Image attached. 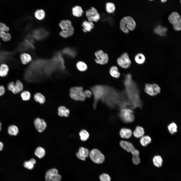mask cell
<instances>
[{"label": "cell", "instance_id": "6da1fadb", "mask_svg": "<svg viewBox=\"0 0 181 181\" xmlns=\"http://www.w3.org/2000/svg\"><path fill=\"white\" fill-rule=\"evenodd\" d=\"M136 26L135 21L132 17L129 16L123 17L120 22V28L123 32L125 34L128 33L130 31L134 30Z\"/></svg>", "mask_w": 181, "mask_h": 181}, {"label": "cell", "instance_id": "7a4b0ae2", "mask_svg": "<svg viewBox=\"0 0 181 181\" xmlns=\"http://www.w3.org/2000/svg\"><path fill=\"white\" fill-rule=\"evenodd\" d=\"M59 26L62 30L59 33V34L63 38H67L74 34V29L70 20H62L59 23Z\"/></svg>", "mask_w": 181, "mask_h": 181}, {"label": "cell", "instance_id": "3957f363", "mask_svg": "<svg viewBox=\"0 0 181 181\" xmlns=\"http://www.w3.org/2000/svg\"><path fill=\"white\" fill-rule=\"evenodd\" d=\"M120 144L123 149L128 152H130L133 155L132 160L133 163L135 165L139 164L140 162L139 151L136 149L133 145L129 142L121 141L120 142Z\"/></svg>", "mask_w": 181, "mask_h": 181}, {"label": "cell", "instance_id": "277c9868", "mask_svg": "<svg viewBox=\"0 0 181 181\" xmlns=\"http://www.w3.org/2000/svg\"><path fill=\"white\" fill-rule=\"evenodd\" d=\"M69 95L73 100L83 102L86 98L85 90L82 86H75L71 87L70 89Z\"/></svg>", "mask_w": 181, "mask_h": 181}, {"label": "cell", "instance_id": "5b68a950", "mask_svg": "<svg viewBox=\"0 0 181 181\" xmlns=\"http://www.w3.org/2000/svg\"><path fill=\"white\" fill-rule=\"evenodd\" d=\"M107 88L106 87L101 85H96L91 88V91L94 96V107H96L97 102L105 96L108 90Z\"/></svg>", "mask_w": 181, "mask_h": 181}, {"label": "cell", "instance_id": "8992f818", "mask_svg": "<svg viewBox=\"0 0 181 181\" xmlns=\"http://www.w3.org/2000/svg\"><path fill=\"white\" fill-rule=\"evenodd\" d=\"M61 175L59 173L58 169L53 168L49 169L46 171L45 176V181H61Z\"/></svg>", "mask_w": 181, "mask_h": 181}, {"label": "cell", "instance_id": "52a82bcc", "mask_svg": "<svg viewBox=\"0 0 181 181\" xmlns=\"http://www.w3.org/2000/svg\"><path fill=\"white\" fill-rule=\"evenodd\" d=\"M168 19L175 30L177 31L181 30V19L177 12H174L172 13L169 16Z\"/></svg>", "mask_w": 181, "mask_h": 181}, {"label": "cell", "instance_id": "ba28073f", "mask_svg": "<svg viewBox=\"0 0 181 181\" xmlns=\"http://www.w3.org/2000/svg\"><path fill=\"white\" fill-rule=\"evenodd\" d=\"M94 55L95 57L94 61L97 64L104 65L108 63L109 60L108 54L102 50L97 51L95 52Z\"/></svg>", "mask_w": 181, "mask_h": 181}, {"label": "cell", "instance_id": "9c48e42d", "mask_svg": "<svg viewBox=\"0 0 181 181\" xmlns=\"http://www.w3.org/2000/svg\"><path fill=\"white\" fill-rule=\"evenodd\" d=\"M116 61L119 66L124 69L128 68L131 64V61L127 52L123 53L118 57Z\"/></svg>", "mask_w": 181, "mask_h": 181}, {"label": "cell", "instance_id": "30bf717a", "mask_svg": "<svg viewBox=\"0 0 181 181\" xmlns=\"http://www.w3.org/2000/svg\"><path fill=\"white\" fill-rule=\"evenodd\" d=\"M119 115L122 120L125 123L131 122L134 119L133 112L129 109H122L120 111Z\"/></svg>", "mask_w": 181, "mask_h": 181}, {"label": "cell", "instance_id": "8fae6325", "mask_svg": "<svg viewBox=\"0 0 181 181\" xmlns=\"http://www.w3.org/2000/svg\"><path fill=\"white\" fill-rule=\"evenodd\" d=\"M89 156L91 160L94 163L100 164L103 162L105 160V156L98 149H95L92 150L89 152Z\"/></svg>", "mask_w": 181, "mask_h": 181}, {"label": "cell", "instance_id": "7c38bea8", "mask_svg": "<svg viewBox=\"0 0 181 181\" xmlns=\"http://www.w3.org/2000/svg\"><path fill=\"white\" fill-rule=\"evenodd\" d=\"M87 20L92 22H97L100 19V16L97 10L94 7H92L85 12Z\"/></svg>", "mask_w": 181, "mask_h": 181}, {"label": "cell", "instance_id": "4fadbf2b", "mask_svg": "<svg viewBox=\"0 0 181 181\" xmlns=\"http://www.w3.org/2000/svg\"><path fill=\"white\" fill-rule=\"evenodd\" d=\"M144 90L148 95L154 96L159 94L161 90L160 87L156 84L147 83L145 85Z\"/></svg>", "mask_w": 181, "mask_h": 181}, {"label": "cell", "instance_id": "5bb4252c", "mask_svg": "<svg viewBox=\"0 0 181 181\" xmlns=\"http://www.w3.org/2000/svg\"><path fill=\"white\" fill-rule=\"evenodd\" d=\"M8 88L14 94H16L22 91L23 86L22 83L19 80H17L15 83L13 82H10L8 84Z\"/></svg>", "mask_w": 181, "mask_h": 181}, {"label": "cell", "instance_id": "9a60e30c", "mask_svg": "<svg viewBox=\"0 0 181 181\" xmlns=\"http://www.w3.org/2000/svg\"><path fill=\"white\" fill-rule=\"evenodd\" d=\"M34 123L35 128L40 132H43L47 127V124L44 120L38 117L35 119Z\"/></svg>", "mask_w": 181, "mask_h": 181}, {"label": "cell", "instance_id": "2e32d148", "mask_svg": "<svg viewBox=\"0 0 181 181\" xmlns=\"http://www.w3.org/2000/svg\"><path fill=\"white\" fill-rule=\"evenodd\" d=\"M89 153L88 149L81 147L79 148L78 152L76 153V155L79 159L84 161L86 158L89 156Z\"/></svg>", "mask_w": 181, "mask_h": 181}, {"label": "cell", "instance_id": "e0dca14e", "mask_svg": "<svg viewBox=\"0 0 181 181\" xmlns=\"http://www.w3.org/2000/svg\"><path fill=\"white\" fill-rule=\"evenodd\" d=\"M82 30L84 32H91L94 28L95 25L93 22L87 20H84L82 22Z\"/></svg>", "mask_w": 181, "mask_h": 181}, {"label": "cell", "instance_id": "ac0fdd59", "mask_svg": "<svg viewBox=\"0 0 181 181\" xmlns=\"http://www.w3.org/2000/svg\"><path fill=\"white\" fill-rule=\"evenodd\" d=\"M70 111L69 109L64 106H60L58 109V114L60 117H66L69 116Z\"/></svg>", "mask_w": 181, "mask_h": 181}, {"label": "cell", "instance_id": "d6986e66", "mask_svg": "<svg viewBox=\"0 0 181 181\" xmlns=\"http://www.w3.org/2000/svg\"><path fill=\"white\" fill-rule=\"evenodd\" d=\"M121 137L123 139H128L131 136L132 132L130 129L126 128H122L119 132Z\"/></svg>", "mask_w": 181, "mask_h": 181}, {"label": "cell", "instance_id": "ffe728a7", "mask_svg": "<svg viewBox=\"0 0 181 181\" xmlns=\"http://www.w3.org/2000/svg\"><path fill=\"white\" fill-rule=\"evenodd\" d=\"M167 28L161 25L157 26L154 29V32L156 34L161 36H164L166 34Z\"/></svg>", "mask_w": 181, "mask_h": 181}, {"label": "cell", "instance_id": "44dd1931", "mask_svg": "<svg viewBox=\"0 0 181 181\" xmlns=\"http://www.w3.org/2000/svg\"><path fill=\"white\" fill-rule=\"evenodd\" d=\"M72 11L73 15L77 17H81L83 13L82 7L78 6H76L73 7L72 8Z\"/></svg>", "mask_w": 181, "mask_h": 181}, {"label": "cell", "instance_id": "7402d4cb", "mask_svg": "<svg viewBox=\"0 0 181 181\" xmlns=\"http://www.w3.org/2000/svg\"><path fill=\"white\" fill-rule=\"evenodd\" d=\"M144 128L139 126H137L133 132L134 136L138 138H141L144 135Z\"/></svg>", "mask_w": 181, "mask_h": 181}, {"label": "cell", "instance_id": "603a6c76", "mask_svg": "<svg viewBox=\"0 0 181 181\" xmlns=\"http://www.w3.org/2000/svg\"><path fill=\"white\" fill-rule=\"evenodd\" d=\"M77 69L81 72H84L87 69V66L86 64L84 62L79 61L77 62L75 64Z\"/></svg>", "mask_w": 181, "mask_h": 181}, {"label": "cell", "instance_id": "cb8c5ba5", "mask_svg": "<svg viewBox=\"0 0 181 181\" xmlns=\"http://www.w3.org/2000/svg\"><path fill=\"white\" fill-rule=\"evenodd\" d=\"M146 58L142 53H139L137 54L135 56L134 60L135 62L139 64H142L145 62Z\"/></svg>", "mask_w": 181, "mask_h": 181}, {"label": "cell", "instance_id": "d4e9b609", "mask_svg": "<svg viewBox=\"0 0 181 181\" xmlns=\"http://www.w3.org/2000/svg\"><path fill=\"white\" fill-rule=\"evenodd\" d=\"M20 59L23 64L25 65L30 62L32 60L31 56L29 54L24 53L20 56Z\"/></svg>", "mask_w": 181, "mask_h": 181}, {"label": "cell", "instance_id": "484cf974", "mask_svg": "<svg viewBox=\"0 0 181 181\" xmlns=\"http://www.w3.org/2000/svg\"><path fill=\"white\" fill-rule=\"evenodd\" d=\"M34 100L40 104H43L45 102L44 96L40 93H37L35 94L33 96Z\"/></svg>", "mask_w": 181, "mask_h": 181}, {"label": "cell", "instance_id": "4316f807", "mask_svg": "<svg viewBox=\"0 0 181 181\" xmlns=\"http://www.w3.org/2000/svg\"><path fill=\"white\" fill-rule=\"evenodd\" d=\"M109 72L111 75L114 78H117L120 76V74L118 71V68L116 66L111 67L110 69Z\"/></svg>", "mask_w": 181, "mask_h": 181}, {"label": "cell", "instance_id": "83f0119b", "mask_svg": "<svg viewBox=\"0 0 181 181\" xmlns=\"http://www.w3.org/2000/svg\"><path fill=\"white\" fill-rule=\"evenodd\" d=\"M105 8L107 13L109 14H112L115 12L116 7L113 3L108 2L106 4Z\"/></svg>", "mask_w": 181, "mask_h": 181}, {"label": "cell", "instance_id": "f1b7e54d", "mask_svg": "<svg viewBox=\"0 0 181 181\" xmlns=\"http://www.w3.org/2000/svg\"><path fill=\"white\" fill-rule=\"evenodd\" d=\"M153 161L154 165L156 167H160L162 165L163 160L161 157L159 155L154 156L153 158Z\"/></svg>", "mask_w": 181, "mask_h": 181}, {"label": "cell", "instance_id": "f546056e", "mask_svg": "<svg viewBox=\"0 0 181 181\" xmlns=\"http://www.w3.org/2000/svg\"><path fill=\"white\" fill-rule=\"evenodd\" d=\"M34 154L35 155L39 158L41 159L43 158L45 154V151L44 149L41 147H38L35 149Z\"/></svg>", "mask_w": 181, "mask_h": 181}, {"label": "cell", "instance_id": "4dcf8cb0", "mask_svg": "<svg viewBox=\"0 0 181 181\" xmlns=\"http://www.w3.org/2000/svg\"><path fill=\"white\" fill-rule=\"evenodd\" d=\"M9 70L8 66L5 64H2L0 66V76L1 77L6 76L8 74Z\"/></svg>", "mask_w": 181, "mask_h": 181}, {"label": "cell", "instance_id": "1f68e13d", "mask_svg": "<svg viewBox=\"0 0 181 181\" xmlns=\"http://www.w3.org/2000/svg\"><path fill=\"white\" fill-rule=\"evenodd\" d=\"M34 16L36 19L39 20L43 19L45 16L44 11L42 9L37 10L34 13Z\"/></svg>", "mask_w": 181, "mask_h": 181}, {"label": "cell", "instance_id": "d6a6232c", "mask_svg": "<svg viewBox=\"0 0 181 181\" xmlns=\"http://www.w3.org/2000/svg\"><path fill=\"white\" fill-rule=\"evenodd\" d=\"M18 129L16 125H11L8 128V132L9 134L11 135H16L18 133Z\"/></svg>", "mask_w": 181, "mask_h": 181}, {"label": "cell", "instance_id": "836d02e7", "mask_svg": "<svg viewBox=\"0 0 181 181\" xmlns=\"http://www.w3.org/2000/svg\"><path fill=\"white\" fill-rule=\"evenodd\" d=\"M151 141V138L148 135L143 136L141 137L140 142L141 145L145 146L150 143Z\"/></svg>", "mask_w": 181, "mask_h": 181}, {"label": "cell", "instance_id": "e575fe53", "mask_svg": "<svg viewBox=\"0 0 181 181\" xmlns=\"http://www.w3.org/2000/svg\"><path fill=\"white\" fill-rule=\"evenodd\" d=\"M79 135L81 140L83 141H86L88 138L89 134L86 130L83 129L79 132Z\"/></svg>", "mask_w": 181, "mask_h": 181}, {"label": "cell", "instance_id": "d590c367", "mask_svg": "<svg viewBox=\"0 0 181 181\" xmlns=\"http://www.w3.org/2000/svg\"><path fill=\"white\" fill-rule=\"evenodd\" d=\"M21 96L23 100L25 101L29 100L31 97L30 92L27 90H25L22 92L21 94Z\"/></svg>", "mask_w": 181, "mask_h": 181}, {"label": "cell", "instance_id": "8d00e7d4", "mask_svg": "<svg viewBox=\"0 0 181 181\" xmlns=\"http://www.w3.org/2000/svg\"><path fill=\"white\" fill-rule=\"evenodd\" d=\"M168 129L169 132L172 134H174L177 131V126L176 124L172 122L169 124L168 126Z\"/></svg>", "mask_w": 181, "mask_h": 181}, {"label": "cell", "instance_id": "74e56055", "mask_svg": "<svg viewBox=\"0 0 181 181\" xmlns=\"http://www.w3.org/2000/svg\"><path fill=\"white\" fill-rule=\"evenodd\" d=\"M0 38H1L4 41H7L10 40L11 36L9 33L3 32L1 34Z\"/></svg>", "mask_w": 181, "mask_h": 181}, {"label": "cell", "instance_id": "f35d334b", "mask_svg": "<svg viewBox=\"0 0 181 181\" xmlns=\"http://www.w3.org/2000/svg\"><path fill=\"white\" fill-rule=\"evenodd\" d=\"M100 181H111L110 176L108 174L103 173L99 176Z\"/></svg>", "mask_w": 181, "mask_h": 181}, {"label": "cell", "instance_id": "ab89813d", "mask_svg": "<svg viewBox=\"0 0 181 181\" xmlns=\"http://www.w3.org/2000/svg\"><path fill=\"white\" fill-rule=\"evenodd\" d=\"M23 165L25 168L30 170H32L34 167V165L29 160L24 162Z\"/></svg>", "mask_w": 181, "mask_h": 181}, {"label": "cell", "instance_id": "60d3db41", "mask_svg": "<svg viewBox=\"0 0 181 181\" xmlns=\"http://www.w3.org/2000/svg\"><path fill=\"white\" fill-rule=\"evenodd\" d=\"M9 30V27L4 24L0 22V35L3 32H7Z\"/></svg>", "mask_w": 181, "mask_h": 181}, {"label": "cell", "instance_id": "b9f144b4", "mask_svg": "<svg viewBox=\"0 0 181 181\" xmlns=\"http://www.w3.org/2000/svg\"><path fill=\"white\" fill-rule=\"evenodd\" d=\"M5 89L4 87L3 86H0V96L3 95L5 93Z\"/></svg>", "mask_w": 181, "mask_h": 181}, {"label": "cell", "instance_id": "7bdbcfd3", "mask_svg": "<svg viewBox=\"0 0 181 181\" xmlns=\"http://www.w3.org/2000/svg\"><path fill=\"white\" fill-rule=\"evenodd\" d=\"M31 163H32L34 165H35L36 163V160L33 158H31L29 160Z\"/></svg>", "mask_w": 181, "mask_h": 181}, {"label": "cell", "instance_id": "ee69618b", "mask_svg": "<svg viewBox=\"0 0 181 181\" xmlns=\"http://www.w3.org/2000/svg\"><path fill=\"white\" fill-rule=\"evenodd\" d=\"M3 143L0 142V151H1L3 149Z\"/></svg>", "mask_w": 181, "mask_h": 181}, {"label": "cell", "instance_id": "f6af8a7d", "mask_svg": "<svg viewBox=\"0 0 181 181\" xmlns=\"http://www.w3.org/2000/svg\"><path fill=\"white\" fill-rule=\"evenodd\" d=\"M167 0H161V2L162 3H164L166 2Z\"/></svg>", "mask_w": 181, "mask_h": 181}, {"label": "cell", "instance_id": "bcb514c9", "mask_svg": "<svg viewBox=\"0 0 181 181\" xmlns=\"http://www.w3.org/2000/svg\"><path fill=\"white\" fill-rule=\"evenodd\" d=\"M1 127H2V124L0 122V132L1 131Z\"/></svg>", "mask_w": 181, "mask_h": 181}, {"label": "cell", "instance_id": "7dc6e473", "mask_svg": "<svg viewBox=\"0 0 181 181\" xmlns=\"http://www.w3.org/2000/svg\"><path fill=\"white\" fill-rule=\"evenodd\" d=\"M150 0V1H153V0Z\"/></svg>", "mask_w": 181, "mask_h": 181}]
</instances>
